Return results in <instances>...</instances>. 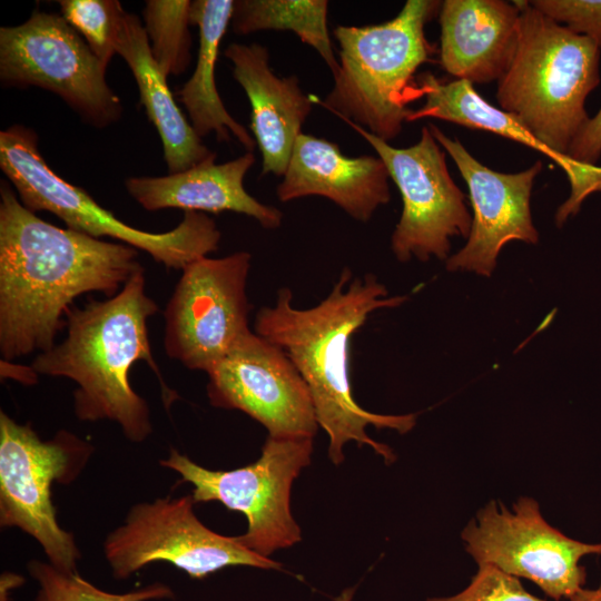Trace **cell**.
<instances>
[{"label":"cell","instance_id":"6da1fadb","mask_svg":"<svg viewBox=\"0 0 601 601\" xmlns=\"http://www.w3.org/2000/svg\"><path fill=\"white\" fill-rule=\"evenodd\" d=\"M138 252L60 228L0 188V353L6 362L43 353L56 343L80 295H116L144 269Z\"/></svg>","mask_w":601,"mask_h":601},{"label":"cell","instance_id":"7a4b0ae2","mask_svg":"<svg viewBox=\"0 0 601 601\" xmlns=\"http://www.w3.org/2000/svg\"><path fill=\"white\" fill-rule=\"evenodd\" d=\"M385 285L373 274L354 278L344 268L331 293L316 306L296 308L293 293L283 287L274 306L262 307L255 333L282 348L296 366L312 395L318 426L327 434L328 457L335 465L348 442L367 445L386 464L395 461L392 449L367 435L366 427L410 432L415 414L384 415L363 408L354 398L349 378V342L368 316L394 308L407 296L387 297Z\"/></svg>","mask_w":601,"mask_h":601},{"label":"cell","instance_id":"3957f363","mask_svg":"<svg viewBox=\"0 0 601 601\" xmlns=\"http://www.w3.org/2000/svg\"><path fill=\"white\" fill-rule=\"evenodd\" d=\"M513 2L520 9L518 46L509 69L497 81L496 100L566 174L571 194L555 214V223L562 226L590 194L601 190V167L581 165L566 156L590 119L585 100L600 83L601 49L529 1Z\"/></svg>","mask_w":601,"mask_h":601},{"label":"cell","instance_id":"277c9868","mask_svg":"<svg viewBox=\"0 0 601 601\" xmlns=\"http://www.w3.org/2000/svg\"><path fill=\"white\" fill-rule=\"evenodd\" d=\"M158 311V304L146 294L140 269L116 295L71 307L67 336L39 353L30 368L76 383L73 411L78 420L115 422L129 441L144 442L152 432L150 410L130 384L132 365L147 363L159 378L166 401L171 393L152 357L148 335V319Z\"/></svg>","mask_w":601,"mask_h":601},{"label":"cell","instance_id":"5b68a950","mask_svg":"<svg viewBox=\"0 0 601 601\" xmlns=\"http://www.w3.org/2000/svg\"><path fill=\"white\" fill-rule=\"evenodd\" d=\"M441 6L439 0H407L388 21L336 27L339 67L319 104L384 141L396 138L407 119V104L417 98L415 72L434 52L425 26Z\"/></svg>","mask_w":601,"mask_h":601},{"label":"cell","instance_id":"8992f818","mask_svg":"<svg viewBox=\"0 0 601 601\" xmlns=\"http://www.w3.org/2000/svg\"><path fill=\"white\" fill-rule=\"evenodd\" d=\"M0 168L29 210L52 213L68 228L95 238L121 240L167 268L183 270L219 246L220 230L204 213L185 211L178 226L165 233L125 224L86 190L53 173L39 151L36 132L24 126L13 125L0 132Z\"/></svg>","mask_w":601,"mask_h":601},{"label":"cell","instance_id":"52a82bcc","mask_svg":"<svg viewBox=\"0 0 601 601\" xmlns=\"http://www.w3.org/2000/svg\"><path fill=\"white\" fill-rule=\"evenodd\" d=\"M92 451L67 431L42 441L29 424L0 412V524L33 538L48 562L65 572H77L81 555L75 536L58 523L51 485L72 482Z\"/></svg>","mask_w":601,"mask_h":601},{"label":"cell","instance_id":"ba28073f","mask_svg":"<svg viewBox=\"0 0 601 601\" xmlns=\"http://www.w3.org/2000/svg\"><path fill=\"white\" fill-rule=\"evenodd\" d=\"M313 439L268 436L260 456L234 470H209L171 449L160 464L193 485L195 503L217 501L247 520L238 541L250 551L269 558L302 541V530L290 510L292 486L309 465Z\"/></svg>","mask_w":601,"mask_h":601},{"label":"cell","instance_id":"9c48e42d","mask_svg":"<svg viewBox=\"0 0 601 601\" xmlns=\"http://www.w3.org/2000/svg\"><path fill=\"white\" fill-rule=\"evenodd\" d=\"M106 69L61 14L36 11L22 24L0 29L2 86L49 90L97 128L122 114Z\"/></svg>","mask_w":601,"mask_h":601},{"label":"cell","instance_id":"30bf717a","mask_svg":"<svg viewBox=\"0 0 601 601\" xmlns=\"http://www.w3.org/2000/svg\"><path fill=\"white\" fill-rule=\"evenodd\" d=\"M194 504L193 496L185 495L132 505L104 542L114 578L125 580L154 562H168L193 579L237 565L282 570V563L250 551L237 536L207 528Z\"/></svg>","mask_w":601,"mask_h":601},{"label":"cell","instance_id":"8fae6325","mask_svg":"<svg viewBox=\"0 0 601 601\" xmlns=\"http://www.w3.org/2000/svg\"><path fill=\"white\" fill-rule=\"evenodd\" d=\"M252 256L237 252L188 264L164 312V348L206 374L252 329L247 278Z\"/></svg>","mask_w":601,"mask_h":601},{"label":"cell","instance_id":"7c38bea8","mask_svg":"<svg viewBox=\"0 0 601 601\" xmlns=\"http://www.w3.org/2000/svg\"><path fill=\"white\" fill-rule=\"evenodd\" d=\"M348 125L373 147L400 190L403 209L391 237L396 259L446 260L450 238H467L472 217L465 195L450 175L445 150L430 128H422L416 144L396 148L357 125Z\"/></svg>","mask_w":601,"mask_h":601},{"label":"cell","instance_id":"4fadbf2b","mask_svg":"<svg viewBox=\"0 0 601 601\" xmlns=\"http://www.w3.org/2000/svg\"><path fill=\"white\" fill-rule=\"evenodd\" d=\"M461 536L479 565L491 564L525 578L556 601L570 599L585 583L580 559L601 554V543L573 540L550 525L531 497H520L512 511L491 501Z\"/></svg>","mask_w":601,"mask_h":601},{"label":"cell","instance_id":"5bb4252c","mask_svg":"<svg viewBox=\"0 0 601 601\" xmlns=\"http://www.w3.org/2000/svg\"><path fill=\"white\" fill-rule=\"evenodd\" d=\"M207 376L211 406L246 413L268 436L313 439L319 428L311 392L296 366L282 348L253 331Z\"/></svg>","mask_w":601,"mask_h":601},{"label":"cell","instance_id":"9a60e30c","mask_svg":"<svg viewBox=\"0 0 601 601\" xmlns=\"http://www.w3.org/2000/svg\"><path fill=\"white\" fill-rule=\"evenodd\" d=\"M428 128L465 180L473 209L467 242L446 259V269L489 277L505 244L520 240L535 245L539 240L530 200L542 162L536 160L519 173L495 171L472 156L457 138L449 137L433 124Z\"/></svg>","mask_w":601,"mask_h":601},{"label":"cell","instance_id":"2e32d148","mask_svg":"<svg viewBox=\"0 0 601 601\" xmlns=\"http://www.w3.org/2000/svg\"><path fill=\"white\" fill-rule=\"evenodd\" d=\"M390 179L378 156L349 157L335 142L302 134L276 194L283 203L325 197L353 219L365 223L391 200Z\"/></svg>","mask_w":601,"mask_h":601},{"label":"cell","instance_id":"e0dca14e","mask_svg":"<svg viewBox=\"0 0 601 601\" xmlns=\"http://www.w3.org/2000/svg\"><path fill=\"white\" fill-rule=\"evenodd\" d=\"M224 55L252 107L250 129L262 155V175L283 177L313 100L297 76L278 77L272 70L266 47L230 43Z\"/></svg>","mask_w":601,"mask_h":601},{"label":"cell","instance_id":"ac0fdd59","mask_svg":"<svg viewBox=\"0 0 601 601\" xmlns=\"http://www.w3.org/2000/svg\"><path fill=\"white\" fill-rule=\"evenodd\" d=\"M440 61L459 80L499 81L516 51L520 9L503 0H445L439 12Z\"/></svg>","mask_w":601,"mask_h":601},{"label":"cell","instance_id":"d6986e66","mask_svg":"<svg viewBox=\"0 0 601 601\" xmlns=\"http://www.w3.org/2000/svg\"><path fill=\"white\" fill-rule=\"evenodd\" d=\"M213 152L201 162L180 173L161 177H130L128 194L146 210L177 208L185 211H234L256 219L266 229H276L283 213L265 205L247 193L244 178L255 162L247 151L223 164Z\"/></svg>","mask_w":601,"mask_h":601},{"label":"cell","instance_id":"ffe728a7","mask_svg":"<svg viewBox=\"0 0 601 601\" xmlns=\"http://www.w3.org/2000/svg\"><path fill=\"white\" fill-rule=\"evenodd\" d=\"M116 51L129 66L137 82L140 104L159 132L169 174L189 169L213 151L203 142L174 100L167 77L150 49L144 24L134 13L124 12Z\"/></svg>","mask_w":601,"mask_h":601},{"label":"cell","instance_id":"44dd1931","mask_svg":"<svg viewBox=\"0 0 601 601\" xmlns=\"http://www.w3.org/2000/svg\"><path fill=\"white\" fill-rule=\"evenodd\" d=\"M233 8V0L191 1L190 24L199 29V48L195 71L179 90L178 97L200 138L215 132L217 140L229 141L233 135L247 151H253L255 139L229 115L215 82L219 47L230 24Z\"/></svg>","mask_w":601,"mask_h":601},{"label":"cell","instance_id":"7402d4cb","mask_svg":"<svg viewBox=\"0 0 601 601\" xmlns=\"http://www.w3.org/2000/svg\"><path fill=\"white\" fill-rule=\"evenodd\" d=\"M327 11L326 0H236L230 26L237 35L292 31L318 52L334 75L339 65L328 32Z\"/></svg>","mask_w":601,"mask_h":601},{"label":"cell","instance_id":"603a6c76","mask_svg":"<svg viewBox=\"0 0 601 601\" xmlns=\"http://www.w3.org/2000/svg\"><path fill=\"white\" fill-rule=\"evenodd\" d=\"M189 0H148L142 11L151 55L166 76H179L190 62Z\"/></svg>","mask_w":601,"mask_h":601},{"label":"cell","instance_id":"cb8c5ba5","mask_svg":"<svg viewBox=\"0 0 601 601\" xmlns=\"http://www.w3.org/2000/svg\"><path fill=\"white\" fill-rule=\"evenodd\" d=\"M28 572L38 584L32 601H154L174 598L171 588L161 582L124 593L108 592L81 578L78 572H65L39 560L29 561Z\"/></svg>","mask_w":601,"mask_h":601},{"label":"cell","instance_id":"d4e9b609","mask_svg":"<svg viewBox=\"0 0 601 601\" xmlns=\"http://www.w3.org/2000/svg\"><path fill=\"white\" fill-rule=\"evenodd\" d=\"M61 16L107 68L116 51L125 10L117 0H60Z\"/></svg>","mask_w":601,"mask_h":601},{"label":"cell","instance_id":"484cf974","mask_svg":"<svg viewBox=\"0 0 601 601\" xmlns=\"http://www.w3.org/2000/svg\"><path fill=\"white\" fill-rule=\"evenodd\" d=\"M426 601H544L528 592L519 578L491 564L479 565L471 583L460 593Z\"/></svg>","mask_w":601,"mask_h":601},{"label":"cell","instance_id":"4316f807","mask_svg":"<svg viewBox=\"0 0 601 601\" xmlns=\"http://www.w3.org/2000/svg\"><path fill=\"white\" fill-rule=\"evenodd\" d=\"M530 4L601 49V0H532Z\"/></svg>","mask_w":601,"mask_h":601},{"label":"cell","instance_id":"83f0119b","mask_svg":"<svg viewBox=\"0 0 601 601\" xmlns=\"http://www.w3.org/2000/svg\"><path fill=\"white\" fill-rule=\"evenodd\" d=\"M566 156L578 164L595 166L601 157V108L574 138Z\"/></svg>","mask_w":601,"mask_h":601},{"label":"cell","instance_id":"f1b7e54d","mask_svg":"<svg viewBox=\"0 0 601 601\" xmlns=\"http://www.w3.org/2000/svg\"><path fill=\"white\" fill-rule=\"evenodd\" d=\"M570 601H601V582L594 590L581 589L570 598Z\"/></svg>","mask_w":601,"mask_h":601},{"label":"cell","instance_id":"f546056e","mask_svg":"<svg viewBox=\"0 0 601 601\" xmlns=\"http://www.w3.org/2000/svg\"><path fill=\"white\" fill-rule=\"evenodd\" d=\"M352 592H353L352 589L345 590L337 601H351Z\"/></svg>","mask_w":601,"mask_h":601}]
</instances>
